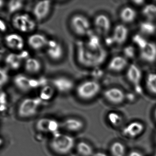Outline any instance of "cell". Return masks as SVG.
<instances>
[{"label": "cell", "mask_w": 156, "mask_h": 156, "mask_svg": "<svg viewBox=\"0 0 156 156\" xmlns=\"http://www.w3.org/2000/svg\"><path fill=\"white\" fill-rule=\"evenodd\" d=\"M8 80L7 73L3 70L0 69V86L6 83Z\"/></svg>", "instance_id": "obj_35"}, {"label": "cell", "mask_w": 156, "mask_h": 156, "mask_svg": "<svg viewBox=\"0 0 156 156\" xmlns=\"http://www.w3.org/2000/svg\"><path fill=\"white\" fill-rule=\"evenodd\" d=\"M5 41L10 47L21 49L23 47V41L21 36L17 34L9 35L5 37Z\"/></svg>", "instance_id": "obj_21"}, {"label": "cell", "mask_w": 156, "mask_h": 156, "mask_svg": "<svg viewBox=\"0 0 156 156\" xmlns=\"http://www.w3.org/2000/svg\"><path fill=\"white\" fill-rule=\"evenodd\" d=\"M146 128V125L144 122L141 120H134L123 128L122 134L128 139H137L144 134Z\"/></svg>", "instance_id": "obj_5"}, {"label": "cell", "mask_w": 156, "mask_h": 156, "mask_svg": "<svg viewBox=\"0 0 156 156\" xmlns=\"http://www.w3.org/2000/svg\"><path fill=\"white\" fill-rule=\"evenodd\" d=\"M47 54L52 60H59L64 55V49L60 43L49 41L47 46Z\"/></svg>", "instance_id": "obj_13"}, {"label": "cell", "mask_w": 156, "mask_h": 156, "mask_svg": "<svg viewBox=\"0 0 156 156\" xmlns=\"http://www.w3.org/2000/svg\"><path fill=\"white\" fill-rule=\"evenodd\" d=\"M54 87H46L41 91L40 99L42 100H49L54 96Z\"/></svg>", "instance_id": "obj_30"}, {"label": "cell", "mask_w": 156, "mask_h": 156, "mask_svg": "<svg viewBox=\"0 0 156 156\" xmlns=\"http://www.w3.org/2000/svg\"><path fill=\"white\" fill-rule=\"evenodd\" d=\"M124 52L125 53V55L128 57L133 58L134 56L135 51L134 48L133 47H127L125 49Z\"/></svg>", "instance_id": "obj_36"}, {"label": "cell", "mask_w": 156, "mask_h": 156, "mask_svg": "<svg viewBox=\"0 0 156 156\" xmlns=\"http://www.w3.org/2000/svg\"><path fill=\"white\" fill-rule=\"evenodd\" d=\"M143 15L150 21H156V5L148 4L146 5L143 11Z\"/></svg>", "instance_id": "obj_25"}, {"label": "cell", "mask_w": 156, "mask_h": 156, "mask_svg": "<svg viewBox=\"0 0 156 156\" xmlns=\"http://www.w3.org/2000/svg\"><path fill=\"white\" fill-rule=\"evenodd\" d=\"M146 86L148 91L156 96V74L152 73L148 74L147 78Z\"/></svg>", "instance_id": "obj_27"}, {"label": "cell", "mask_w": 156, "mask_h": 156, "mask_svg": "<svg viewBox=\"0 0 156 156\" xmlns=\"http://www.w3.org/2000/svg\"><path fill=\"white\" fill-rule=\"evenodd\" d=\"M104 96L105 100L114 104L122 103L126 99V94L121 89L117 88H111L105 91Z\"/></svg>", "instance_id": "obj_9"}, {"label": "cell", "mask_w": 156, "mask_h": 156, "mask_svg": "<svg viewBox=\"0 0 156 156\" xmlns=\"http://www.w3.org/2000/svg\"><path fill=\"white\" fill-rule=\"evenodd\" d=\"M61 126L67 131L76 132L82 130L84 123L81 120L76 118H69L62 122Z\"/></svg>", "instance_id": "obj_19"}, {"label": "cell", "mask_w": 156, "mask_h": 156, "mask_svg": "<svg viewBox=\"0 0 156 156\" xmlns=\"http://www.w3.org/2000/svg\"><path fill=\"white\" fill-rule=\"evenodd\" d=\"M140 56L144 61L153 63L156 60V45L152 42H147L140 49Z\"/></svg>", "instance_id": "obj_11"}, {"label": "cell", "mask_w": 156, "mask_h": 156, "mask_svg": "<svg viewBox=\"0 0 156 156\" xmlns=\"http://www.w3.org/2000/svg\"><path fill=\"white\" fill-rule=\"evenodd\" d=\"M107 120L110 124L114 127L120 126L123 122L122 115L115 112L109 113L107 115Z\"/></svg>", "instance_id": "obj_26"}, {"label": "cell", "mask_w": 156, "mask_h": 156, "mask_svg": "<svg viewBox=\"0 0 156 156\" xmlns=\"http://www.w3.org/2000/svg\"><path fill=\"white\" fill-rule=\"evenodd\" d=\"M94 24L95 30L101 35H106L111 30V20L105 14H100L96 16Z\"/></svg>", "instance_id": "obj_8"}, {"label": "cell", "mask_w": 156, "mask_h": 156, "mask_svg": "<svg viewBox=\"0 0 156 156\" xmlns=\"http://www.w3.org/2000/svg\"><path fill=\"white\" fill-rule=\"evenodd\" d=\"M93 156H108L105 154V153H102V152H97L95 153L94 154H93Z\"/></svg>", "instance_id": "obj_43"}, {"label": "cell", "mask_w": 156, "mask_h": 156, "mask_svg": "<svg viewBox=\"0 0 156 156\" xmlns=\"http://www.w3.org/2000/svg\"><path fill=\"white\" fill-rule=\"evenodd\" d=\"M41 81L36 80L34 79H30L29 80V85L30 88H36L39 86V84H41Z\"/></svg>", "instance_id": "obj_37"}, {"label": "cell", "mask_w": 156, "mask_h": 156, "mask_svg": "<svg viewBox=\"0 0 156 156\" xmlns=\"http://www.w3.org/2000/svg\"><path fill=\"white\" fill-rule=\"evenodd\" d=\"M127 65L128 61L126 58L122 56H115L109 61L108 69L113 72H121L126 68Z\"/></svg>", "instance_id": "obj_16"}, {"label": "cell", "mask_w": 156, "mask_h": 156, "mask_svg": "<svg viewBox=\"0 0 156 156\" xmlns=\"http://www.w3.org/2000/svg\"><path fill=\"white\" fill-rule=\"evenodd\" d=\"M75 144L74 137L59 132L53 135L50 143L51 149L55 153L60 155L67 154L70 153Z\"/></svg>", "instance_id": "obj_2"}, {"label": "cell", "mask_w": 156, "mask_h": 156, "mask_svg": "<svg viewBox=\"0 0 156 156\" xmlns=\"http://www.w3.org/2000/svg\"><path fill=\"white\" fill-rule=\"evenodd\" d=\"M133 2L135 4L138 5H140L144 3V2L143 1H133Z\"/></svg>", "instance_id": "obj_44"}, {"label": "cell", "mask_w": 156, "mask_h": 156, "mask_svg": "<svg viewBox=\"0 0 156 156\" xmlns=\"http://www.w3.org/2000/svg\"><path fill=\"white\" fill-rule=\"evenodd\" d=\"M106 53L102 48L94 49L85 47L83 45L78 47L77 56L79 61L85 67H94L101 64L106 57Z\"/></svg>", "instance_id": "obj_1"}, {"label": "cell", "mask_w": 156, "mask_h": 156, "mask_svg": "<svg viewBox=\"0 0 156 156\" xmlns=\"http://www.w3.org/2000/svg\"><path fill=\"white\" fill-rule=\"evenodd\" d=\"M101 89L99 82L94 80H87L78 85L76 93L80 99L83 100H90L95 98Z\"/></svg>", "instance_id": "obj_3"}, {"label": "cell", "mask_w": 156, "mask_h": 156, "mask_svg": "<svg viewBox=\"0 0 156 156\" xmlns=\"http://www.w3.org/2000/svg\"><path fill=\"white\" fill-rule=\"evenodd\" d=\"M14 25L22 32H29L33 30L35 26V23L27 14L15 16L13 20Z\"/></svg>", "instance_id": "obj_10"}, {"label": "cell", "mask_w": 156, "mask_h": 156, "mask_svg": "<svg viewBox=\"0 0 156 156\" xmlns=\"http://www.w3.org/2000/svg\"><path fill=\"white\" fill-rule=\"evenodd\" d=\"M20 59L19 55H16L14 54H11L8 55L6 57L5 61L7 64L11 65L13 62L16 61H20Z\"/></svg>", "instance_id": "obj_33"}, {"label": "cell", "mask_w": 156, "mask_h": 156, "mask_svg": "<svg viewBox=\"0 0 156 156\" xmlns=\"http://www.w3.org/2000/svg\"><path fill=\"white\" fill-rule=\"evenodd\" d=\"M77 151L78 154L82 156H91L93 155L92 147L88 143L80 142L76 146Z\"/></svg>", "instance_id": "obj_24"}, {"label": "cell", "mask_w": 156, "mask_h": 156, "mask_svg": "<svg viewBox=\"0 0 156 156\" xmlns=\"http://www.w3.org/2000/svg\"><path fill=\"white\" fill-rule=\"evenodd\" d=\"M126 77L132 84L139 88L142 78V72L137 66L133 64L129 66L126 72Z\"/></svg>", "instance_id": "obj_17"}, {"label": "cell", "mask_w": 156, "mask_h": 156, "mask_svg": "<svg viewBox=\"0 0 156 156\" xmlns=\"http://www.w3.org/2000/svg\"><path fill=\"white\" fill-rule=\"evenodd\" d=\"M70 26L73 31L80 36L88 34L90 29L89 20L81 14H76L72 16L70 20Z\"/></svg>", "instance_id": "obj_6"}, {"label": "cell", "mask_w": 156, "mask_h": 156, "mask_svg": "<svg viewBox=\"0 0 156 156\" xmlns=\"http://www.w3.org/2000/svg\"><path fill=\"white\" fill-rule=\"evenodd\" d=\"M6 28V25H5L4 22L0 19V30L4 32V31H5Z\"/></svg>", "instance_id": "obj_40"}, {"label": "cell", "mask_w": 156, "mask_h": 156, "mask_svg": "<svg viewBox=\"0 0 156 156\" xmlns=\"http://www.w3.org/2000/svg\"><path fill=\"white\" fill-rule=\"evenodd\" d=\"M136 16L135 10L130 6H126L121 10L120 17L124 23L126 24L132 23L134 21Z\"/></svg>", "instance_id": "obj_20"}, {"label": "cell", "mask_w": 156, "mask_h": 156, "mask_svg": "<svg viewBox=\"0 0 156 156\" xmlns=\"http://www.w3.org/2000/svg\"><path fill=\"white\" fill-rule=\"evenodd\" d=\"M6 103V95L4 93H0V105H5Z\"/></svg>", "instance_id": "obj_38"}, {"label": "cell", "mask_w": 156, "mask_h": 156, "mask_svg": "<svg viewBox=\"0 0 156 156\" xmlns=\"http://www.w3.org/2000/svg\"><path fill=\"white\" fill-rule=\"evenodd\" d=\"M134 42L137 45L139 48L141 49L146 45L147 41L144 38L139 35H136L133 38Z\"/></svg>", "instance_id": "obj_32"}, {"label": "cell", "mask_w": 156, "mask_h": 156, "mask_svg": "<svg viewBox=\"0 0 156 156\" xmlns=\"http://www.w3.org/2000/svg\"><path fill=\"white\" fill-rule=\"evenodd\" d=\"M29 80L30 79L25 76L19 75L16 77L14 82L19 89L23 90L26 91L31 88L29 85Z\"/></svg>", "instance_id": "obj_28"}, {"label": "cell", "mask_w": 156, "mask_h": 156, "mask_svg": "<svg viewBox=\"0 0 156 156\" xmlns=\"http://www.w3.org/2000/svg\"><path fill=\"white\" fill-rule=\"evenodd\" d=\"M3 143V141L2 139V138H0V147L2 146Z\"/></svg>", "instance_id": "obj_45"}, {"label": "cell", "mask_w": 156, "mask_h": 156, "mask_svg": "<svg viewBox=\"0 0 156 156\" xmlns=\"http://www.w3.org/2000/svg\"><path fill=\"white\" fill-rule=\"evenodd\" d=\"M28 56V53L27 51H24L23 52L21 53V54L19 55V57H20V59L24 58L26 57L27 56Z\"/></svg>", "instance_id": "obj_41"}, {"label": "cell", "mask_w": 156, "mask_h": 156, "mask_svg": "<svg viewBox=\"0 0 156 156\" xmlns=\"http://www.w3.org/2000/svg\"><path fill=\"white\" fill-rule=\"evenodd\" d=\"M42 100L40 98L26 99L19 105L17 115L23 119L33 117L38 112Z\"/></svg>", "instance_id": "obj_4"}, {"label": "cell", "mask_w": 156, "mask_h": 156, "mask_svg": "<svg viewBox=\"0 0 156 156\" xmlns=\"http://www.w3.org/2000/svg\"><path fill=\"white\" fill-rule=\"evenodd\" d=\"M152 118L154 122L156 123V107L153 110V113L152 114Z\"/></svg>", "instance_id": "obj_42"}, {"label": "cell", "mask_w": 156, "mask_h": 156, "mask_svg": "<svg viewBox=\"0 0 156 156\" xmlns=\"http://www.w3.org/2000/svg\"><path fill=\"white\" fill-rule=\"evenodd\" d=\"M10 65L12 68L14 69H16L18 68L19 67H20V61H15V62H13V63H12V64Z\"/></svg>", "instance_id": "obj_39"}, {"label": "cell", "mask_w": 156, "mask_h": 156, "mask_svg": "<svg viewBox=\"0 0 156 156\" xmlns=\"http://www.w3.org/2000/svg\"><path fill=\"white\" fill-rule=\"evenodd\" d=\"M28 43L32 48L36 50H38L47 46L49 41L44 35L35 34L29 37Z\"/></svg>", "instance_id": "obj_18"}, {"label": "cell", "mask_w": 156, "mask_h": 156, "mask_svg": "<svg viewBox=\"0 0 156 156\" xmlns=\"http://www.w3.org/2000/svg\"><path fill=\"white\" fill-rule=\"evenodd\" d=\"M35 127L37 131L40 132L53 135L58 132L60 125L55 119L43 118L37 122Z\"/></svg>", "instance_id": "obj_7"}, {"label": "cell", "mask_w": 156, "mask_h": 156, "mask_svg": "<svg viewBox=\"0 0 156 156\" xmlns=\"http://www.w3.org/2000/svg\"><path fill=\"white\" fill-rule=\"evenodd\" d=\"M23 5L22 2L21 1H12L9 4V10L10 13H14L19 10Z\"/></svg>", "instance_id": "obj_31"}, {"label": "cell", "mask_w": 156, "mask_h": 156, "mask_svg": "<svg viewBox=\"0 0 156 156\" xmlns=\"http://www.w3.org/2000/svg\"><path fill=\"white\" fill-rule=\"evenodd\" d=\"M141 33L146 35H152L155 32V26L151 22H144L140 25Z\"/></svg>", "instance_id": "obj_29"}, {"label": "cell", "mask_w": 156, "mask_h": 156, "mask_svg": "<svg viewBox=\"0 0 156 156\" xmlns=\"http://www.w3.org/2000/svg\"><path fill=\"white\" fill-rule=\"evenodd\" d=\"M110 151L112 156H126L127 152L125 145L120 142H115L111 145Z\"/></svg>", "instance_id": "obj_22"}, {"label": "cell", "mask_w": 156, "mask_h": 156, "mask_svg": "<svg viewBox=\"0 0 156 156\" xmlns=\"http://www.w3.org/2000/svg\"><path fill=\"white\" fill-rule=\"evenodd\" d=\"M156 156V155H155V156Z\"/></svg>", "instance_id": "obj_47"}, {"label": "cell", "mask_w": 156, "mask_h": 156, "mask_svg": "<svg viewBox=\"0 0 156 156\" xmlns=\"http://www.w3.org/2000/svg\"><path fill=\"white\" fill-rule=\"evenodd\" d=\"M126 156H147L145 153L141 149H133L127 153Z\"/></svg>", "instance_id": "obj_34"}, {"label": "cell", "mask_w": 156, "mask_h": 156, "mask_svg": "<svg viewBox=\"0 0 156 156\" xmlns=\"http://www.w3.org/2000/svg\"><path fill=\"white\" fill-rule=\"evenodd\" d=\"M51 1H44L38 2L34 8V13L38 21L44 20L48 16L51 10Z\"/></svg>", "instance_id": "obj_12"}, {"label": "cell", "mask_w": 156, "mask_h": 156, "mask_svg": "<svg viewBox=\"0 0 156 156\" xmlns=\"http://www.w3.org/2000/svg\"><path fill=\"white\" fill-rule=\"evenodd\" d=\"M52 83L54 88L63 93L70 91L74 86L73 82L66 77H58L54 78L52 80Z\"/></svg>", "instance_id": "obj_14"}, {"label": "cell", "mask_w": 156, "mask_h": 156, "mask_svg": "<svg viewBox=\"0 0 156 156\" xmlns=\"http://www.w3.org/2000/svg\"><path fill=\"white\" fill-rule=\"evenodd\" d=\"M128 36V30L123 24H118L115 27L113 32V41L117 45H121L126 41Z\"/></svg>", "instance_id": "obj_15"}, {"label": "cell", "mask_w": 156, "mask_h": 156, "mask_svg": "<svg viewBox=\"0 0 156 156\" xmlns=\"http://www.w3.org/2000/svg\"><path fill=\"white\" fill-rule=\"evenodd\" d=\"M4 4V2L0 0V7H2Z\"/></svg>", "instance_id": "obj_46"}, {"label": "cell", "mask_w": 156, "mask_h": 156, "mask_svg": "<svg viewBox=\"0 0 156 156\" xmlns=\"http://www.w3.org/2000/svg\"><path fill=\"white\" fill-rule=\"evenodd\" d=\"M41 67L42 66L40 61L36 59H28L26 62V69L30 73H37L41 70Z\"/></svg>", "instance_id": "obj_23"}]
</instances>
